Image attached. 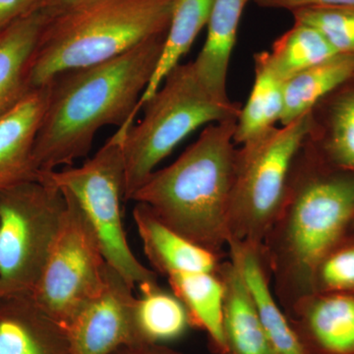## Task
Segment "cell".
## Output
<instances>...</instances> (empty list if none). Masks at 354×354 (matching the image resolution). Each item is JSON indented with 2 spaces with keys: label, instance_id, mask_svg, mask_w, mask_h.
Returning <instances> with one entry per match:
<instances>
[{
  "label": "cell",
  "instance_id": "obj_18",
  "mask_svg": "<svg viewBox=\"0 0 354 354\" xmlns=\"http://www.w3.org/2000/svg\"><path fill=\"white\" fill-rule=\"evenodd\" d=\"M218 274L225 288V354H274L236 266L223 261Z\"/></svg>",
  "mask_w": 354,
  "mask_h": 354
},
{
  "label": "cell",
  "instance_id": "obj_13",
  "mask_svg": "<svg viewBox=\"0 0 354 354\" xmlns=\"http://www.w3.org/2000/svg\"><path fill=\"white\" fill-rule=\"evenodd\" d=\"M230 260L241 272L274 354H308L279 304L271 283L262 246L230 239Z\"/></svg>",
  "mask_w": 354,
  "mask_h": 354
},
{
  "label": "cell",
  "instance_id": "obj_21",
  "mask_svg": "<svg viewBox=\"0 0 354 354\" xmlns=\"http://www.w3.org/2000/svg\"><path fill=\"white\" fill-rule=\"evenodd\" d=\"M255 79L235 125L234 143L241 146L277 127L283 113L285 80L270 64L267 51L254 55Z\"/></svg>",
  "mask_w": 354,
  "mask_h": 354
},
{
  "label": "cell",
  "instance_id": "obj_22",
  "mask_svg": "<svg viewBox=\"0 0 354 354\" xmlns=\"http://www.w3.org/2000/svg\"><path fill=\"white\" fill-rule=\"evenodd\" d=\"M135 304V328L138 344H165L183 337L193 325L185 305L157 283L139 286Z\"/></svg>",
  "mask_w": 354,
  "mask_h": 354
},
{
  "label": "cell",
  "instance_id": "obj_11",
  "mask_svg": "<svg viewBox=\"0 0 354 354\" xmlns=\"http://www.w3.org/2000/svg\"><path fill=\"white\" fill-rule=\"evenodd\" d=\"M286 315L308 354H354V291L311 293Z\"/></svg>",
  "mask_w": 354,
  "mask_h": 354
},
{
  "label": "cell",
  "instance_id": "obj_30",
  "mask_svg": "<svg viewBox=\"0 0 354 354\" xmlns=\"http://www.w3.org/2000/svg\"><path fill=\"white\" fill-rule=\"evenodd\" d=\"M113 354H183L165 344H133L122 346Z\"/></svg>",
  "mask_w": 354,
  "mask_h": 354
},
{
  "label": "cell",
  "instance_id": "obj_20",
  "mask_svg": "<svg viewBox=\"0 0 354 354\" xmlns=\"http://www.w3.org/2000/svg\"><path fill=\"white\" fill-rule=\"evenodd\" d=\"M167 278L172 292L189 312L193 325L208 334L218 353L225 354V288L218 272H176Z\"/></svg>",
  "mask_w": 354,
  "mask_h": 354
},
{
  "label": "cell",
  "instance_id": "obj_3",
  "mask_svg": "<svg viewBox=\"0 0 354 354\" xmlns=\"http://www.w3.org/2000/svg\"><path fill=\"white\" fill-rule=\"evenodd\" d=\"M237 118L207 125L178 158L155 171L133 194L177 234L221 255L230 241Z\"/></svg>",
  "mask_w": 354,
  "mask_h": 354
},
{
  "label": "cell",
  "instance_id": "obj_24",
  "mask_svg": "<svg viewBox=\"0 0 354 354\" xmlns=\"http://www.w3.org/2000/svg\"><path fill=\"white\" fill-rule=\"evenodd\" d=\"M215 0H174L171 25L162 57L152 80L147 86L137 106V114L151 97L155 95L165 76L189 51L203 28L207 26Z\"/></svg>",
  "mask_w": 354,
  "mask_h": 354
},
{
  "label": "cell",
  "instance_id": "obj_10",
  "mask_svg": "<svg viewBox=\"0 0 354 354\" xmlns=\"http://www.w3.org/2000/svg\"><path fill=\"white\" fill-rule=\"evenodd\" d=\"M133 290L120 272L106 266L101 292L67 327L70 353L113 354L122 346L138 344Z\"/></svg>",
  "mask_w": 354,
  "mask_h": 354
},
{
  "label": "cell",
  "instance_id": "obj_7",
  "mask_svg": "<svg viewBox=\"0 0 354 354\" xmlns=\"http://www.w3.org/2000/svg\"><path fill=\"white\" fill-rule=\"evenodd\" d=\"M128 129L118 128L113 136L80 167L44 172L46 177L74 197L97 234L104 259L128 283H157L158 274L133 254L121 218L124 201L122 142Z\"/></svg>",
  "mask_w": 354,
  "mask_h": 354
},
{
  "label": "cell",
  "instance_id": "obj_14",
  "mask_svg": "<svg viewBox=\"0 0 354 354\" xmlns=\"http://www.w3.org/2000/svg\"><path fill=\"white\" fill-rule=\"evenodd\" d=\"M0 354H71L68 333L32 295L1 298Z\"/></svg>",
  "mask_w": 354,
  "mask_h": 354
},
{
  "label": "cell",
  "instance_id": "obj_26",
  "mask_svg": "<svg viewBox=\"0 0 354 354\" xmlns=\"http://www.w3.org/2000/svg\"><path fill=\"white\" fill-rule=\"evenodd\" d=\"M291 14L295 22L320 32L337 55H354V6L310 7Z\"/></svg>",
  "mask_w": 354,
  "mask_h": 354
},
{
  "label": "cell",
  "instance_id": "obj_15",
  "mask_svg": "<svg viewBox=\"0 0 354 354\" xmlns=\"http://www.w3.org/2000/svg\"><path fill=\"white\" fill-rule=\"evenodd\" d=\"M309 116L305 145L325 164L354 171V75L317 102Z\"/></svg>",
  "mask_w": 354,
  "mask_h": 354
},
{
  "label": "cell",
  "instance_id": "obj_19",
  "mask_svg": "<svg viewBox=\"0 0 354 354\" xmlns=\"http://www.w3.org/2000/svg\"><path fill=\"white\" fill-rule=\"evenodd\" d=\"M46 20L39 10L0 32V118L32 91L28 70Z\"/></svg>",
  "mask_w": 354,
  "mask_h": 354
},
{
  "label": "cell",
  "instance_id": "obj_29",
  "mask_svg": "<svg viewBox=\"0 0 354 354\" xmlns=\"http://www.w3.org/2000/svg\"><path fill=\"white\" fill-rule=\"evenodd\" d=\"M263 8L285 9L290 12L310 7L354 6V0H254Z\"/></svg>",
  "mask_w": 354,
  "mask_h": 354
},
{
  "label": "cell",
  "instance_id": "obj_32",
  "mask_svg": "<svg viewBox=\"0 0 354 354\" xmlns=\"http://www.w3.org/2000/svg\"><path fill=\"white\" fill-rule=\"evenodd\" d=\"M351 230H354V221L353 225H351Z\"/></svg>",
  "mask_w": 354,
  "mask_h": 354
},
{
  "label": "cell",
  "instance_id": "obj_17",
  "mask_svg": "<svg viewBox=\"0 0 354 354\" xmlns=\"http://www.w3.org/2000/svg\"><path fill=\"white\" fill-rule=\"evenodd\" d=\"M250 0H215L207 28L206 41L193 62L195 71L216 99L230 101L228 68L242 13Z\"/></svg>",
  "mask_w": 354,
  "mask_h": 354
},
{
  "label": "cell",
  "instance_id": "obj_6",
  "mask_svg": "<svg viewBox=\"0 0 354 354\" xmlns=\"http://www.w3.org/2000/svg\"><path fill=\"white\" fill-rule=\"evenodd\" d=\"M309 113L236 149L228 227L230 239L262 246L285 198L293 160L309 131Z\"/></svg>",
  "mask_w": 354,
  "mask_h": 354
},
{
  "label": "cell",
  "instance_id": "obj_27",
  "mask_svg": "<svg viewBox=\"0 0 354 354\" xmlns=\"http://www.w3.org/2000/svg\"><path fill=\"white\" fill-rule=\"evenodd\" d=\"M313 292L354 291V230H349L317 265Z\"/></svg>",
  "mask_w": 354,
  "mask_h": 354
},
{
  "label": "cell",
  "instance_id": "obj_4",
  "mask_svg": "<svg viewBox=\"0 0 354 354\" xmlns=\"http://www.w3.org/2000/svg\"><path fill=\"white\" fill-rule=\"evenodd\" d=\"M174 0H84L46 17L28 70L31 90L167 34Z\"/></svg>",
  "mask_w": 354,
  "mask_h": 354
},
{
  "label": "cell",
  "instance_id": "obj_23",
  "mask_svg": "<svg viewBox=\"0 0 354 354\" xmlns=\"http://www.w3.org/2000/svg\"><path fill=\"white\" fill-rule=\"evenodd\" d=\"M353 75L354 55H337L288 78L285 81L281 125L310 113L317 102Z\"/></svg>",
  "mask_w": 354,
  "mask_h": 354
},
{
  "label": "cell",
  "instance_id": "obj_25",
  "mask_svg": "<svg viewBox=\"0 0 354 354\" xmlns=\"http://www.w3.org/2000/svg\"><path fill=\"white\" fill-rule=\"evenodd\" d=\"M337 55L320 32L298 22L274 41L271 51H267L270 64L285 81Z\"/></svg>",
  "mask_w": 354,
  "mask_h": 354
},
{
  "label": "cell",
  "instance_id": "obj_8",
  "mask_svg": "<svg viewBox=\"0 0 354 354\" xmlns=\"http://www.w3.org/2000/svg\"><path fill=\"white\" fill-rule=\"evenodd\" d=\"M66 205L64 190L44 176L0 193V299L32 295Z\"/></svg>",
  "mask_w": 354,
  "mask_h": 354
},
{
  "label": "cell",
  "instance_id": "obj_2",
  "mask_svg": "<svg viewBox=\"0 0 354 354\" xmlns=\"http://www.w3.org/2000/svg\"><path fill=\"white\" fill-rule=\"evenodd\" d=\"M353 221L354 171L325 164L304 143L262 243L272 290L286 313L313 293L317 265Z\"/></svg>",
  "mask_w": 354,
  "mask_h": 354
},
{
  "label": "cell",
  "instance_id": "obj_5",
  "mask_svg": "<svg viewBox=\"0 0 354 354\" xmlns=\"http://www.w3.org/2000/svg\"><path fill=\"white\" fill-rule=\"evenodd\" d=\"M143 118L129 127L122 142L124 201L188 135L201 127L239 118L241 104L216 99L195 71L193 62L177 64L153 97Z\"/></svg>",
  "mask_w": 354,
  "mask_h": 354
},
{
  "label": "cell",
  "instance_id": "obj_28",
  "mask_svg": "<svg viewBox=\"0 0 354 354\" xmlns=\"http://www.w3.org/2000/svg\"><path fill=\"white\" fill-rule=\"evenodd\" d=\"M48 0H0V32L13 23L38 12Z\"/></svg>",
  "mask_w": 354,
  "mask_h": 354
},
{
  "label": "cell",
  "instance_id": "obj_12",
  "mask_svg": "<svg viewBox=\"0 0 354 354\" xmlns=\"http://www.w3.org/2000/svg\"><path fill=\"white\" fill-rule=\"evenodd\" d=\"M48 94V85L34 88L0 118V193L39 179L34 150Z\"/></svg>",
  "mask_w": 354,
  "mask_h": 354
},
{
  "label": "cell",
  "instance_id": "obj_31",
  "mask_svg": "<svg viewBox=\"0 0 354 354\" xmlns=\"http://www.w3.org/2000/svg\"><path fill=\"white\" fill-rule=\"evenodd\" d=\"M81 1L84 0H48L41 11L46 17H51Z\"/></svg>",
  "mask_w": 354,
  "mask_h": 354
},
{
  "label": "cell",
  "instance_id": "obj_1",
  "mask_svg": "<svg viewBox=\"0 0 354 354\" xmlns=\"http://www.w3.org/2000/svg\"><path fill=\"white\" fill-rule=\"evenodd\" d=\"M167 34L153 37L102 64L70 70L48 84V104L34 158L39 174L87 157L95 135L114 125L129 129L157 69Z\"/></svg>",
  "mask_w": 354,
  "mask_h": 354
},
{
  "label": "cell",
  "instance_id": "obj_9",
  "mask_svg": "<svg viewBox=\"0 0 354 354\" xmlns=\"http://www.w3.org/2000/svg\"><path fill=\"white\" fill-rule=\"evenodd\" d=\"M62 189L66 209L32 297L67 329L101 292L108 263L78 203L68 191Z\"/></svg>",
  "mask_w": 354,
  "mask_h": 354
},
{
  "label": "cell",
  "instance_id": "obj_16",
  "mask_svg": "<svg viewBox=\"0 0 354 354\" xmlns=\"http://www.w3.org/2000/svg\"><path fill=\"white\" fill-rule=\"evenodd\" d=\"M133 218L151 265L169 277L176 272H218L221 255L185 239L158 220L152 209L137 203Z\"/></svg>",
  "mask_w": 354,
  "mask_h": 354
}]
</instances>
